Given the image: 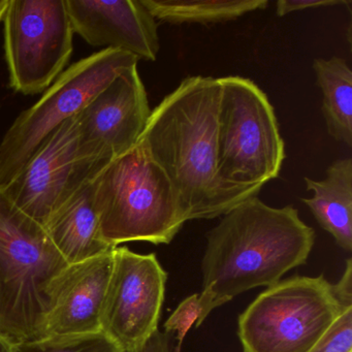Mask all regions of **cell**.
<instances>
[{
    "label": "cell",
    "instance_id": "1",
    "mask_svg": "<svg viewBox=\"0 0 352 352\" xmlns=\"http://www.w3.org/2000/svg\"><path fill=\"white\" fill-rule=\"evenodd\" d=\"M218 79L193 76L162 100L140 137L170 181L187 221L223 216L261 187L236 186L218 173Z\"/></svg>",
    "mask_w": 352,
    "mask_h": 352
},
{
    "label": "cell",
    "instance_id": "2",
    "mask_svg": "<svg viewBox=\"0 0 352 352\" xmlns=\"http://www.w3.org/2000/svg\"><path fill=\"white\" fill-rule=\"evenodd\" d=\"M314 243V230L292 206L270 207L255 197L224 214L207 234L195 327L239 294L269 287L305 265Z\"/></svg>",
    "mask_w": 352,
    "mask_h": 352
},
{
    "label": "cell",
    "instance_id": "3",
    "mask_svg": "<svg viewBox=\"0 0 352 352\" xmlns=\"http://www.w3.org/2000/svg\"><path fill=\"white\" fill-rule=\"evenodd\" d=\"M94 203L102 240L112 248L170 244L187 221L170 181L139 141L96 175Z\"/></svg>",
    "mask_w": 352,
    "mask_h": 352
},
{
    "label": "cell",
    "instance_id": "4",
    "mask_svg": "<svg viewBox=\"0 0 352 352\" xmlns=\"http://www.w3.org/2000/svg\"><path fill=\"white\" fill-rule=\"evenodd\" d=\"M352 296V259L336 284L294 275L263 290L238 318L243 352H309Z\"/></svg>",
    "mask_w": 352,
    "mask_h": 352
},
{
    "label": "cell",
    "instance_id": "5",
    "mask_svg": "<svg viewBox=\"0 0 352 352\" xmlns=\"http://www.w3.org/2000/svg\"><path fill=\"white\" fill-rule=\"evenodd\" d=\"M67 265L46 228L0 189V336L12 344L36 339L49 284Z\"/></svg>",
    "mask_w": 352,
    "mask_h": 352
},
{
    "label": "cell",
    "instance_id": "6",
    "mask_svg": "<svg viewBox=\"0 0 352 352\" xmlns=\"http://www.w3.org/2000/svg\"><path fill=\"white\" fill-rule=\"evenodd\" d=\"M218 81V173L230 184L263 188L279 177L285 160L273 106L251 80L228 76Z\"/></svg>",
    "mask_w": 352,
    "mask_h": 352
},
{
    "label": "cell",
    "instance_id": "7",
    "mask_svg": "<svg viewBox=\"0 0 352 352\" xmlns=\"http://www.w3.org/2000/svg\"><path fill=\"white\" fill-rule=\"evenodd\" d=\"M138 63L139 59L129 53L102 49L67 67L34 106L17 117L0 142V189L20 174L59 126L121 72Z\"/></svg>",
    "mask_w": 352,
    "mask_h": 352
},
{
    "label": "cell",
    "instance_id": "8",
    "mask_svg": "<svg viewBox=\"0 0 352 352\" xmlns=\"http://www.w3.org/2000/svg\"><path fill=\"white\" fill-rule=\"evenodd\" d=\"M3 22L10 85L25 96L43 94L73 54L65 0H9Z\"/></svg>",
    "mask_w": 352,
    "mask_h": 352
},
{
    "label": "cell",
    "instance_id": "9",
    "mask_svg": "<svg viewBox=\"0 0 352 352\" xmlns=\"http://www.w3.org/2000/svg\"><path fill=\"white\" fill-rule=\"evenodd\" d=\"M168 273L155 253L127 247L113 250V265L100 316V331L124 352H133L156 331Z\"/></svg>",
    "mask_w": 352,
    "mask_h": 352
},
{
    "label": "cell",
    "instance_id": "10",
    "mask_svg": "<svg viewBox=\"0 0 352 352\" xmlns=\"http://www.w3.org/2000/svg\"><path fill=\"white\" fill-rule=\"evenodd\" d=\"M151 110L138 65L121 72L77 115L78 160L94 168L133 147L143 133Z\"/></svg>",
    "mask_w": 352,
    "mask_h": 352
},
{
    "label": "cell",
    "instance_id": "11",
    "mask_svg": "<svg viewBox=\"0 0 352 352\" xmlns=\"http://www.w3.org/2000/svg\"><path fill=\"white\" fill-rule=\"evenodd\" d=\"M78 141L74 116L46 140L20 174L3 188L18 209L43 226L80 185L102 168L78 160Z\"/></svg>",
    "mask_w": 352,
    "mask_h": 352
},
{
    "label": "cell",
    "instance_id": "12",
    "mask_svg": "<svg viewBox=\"0 0 352 352\" xmlns=\"http://www.w3.org/2000/svg\"><path fill=\"white\" fill-rule=\"evenodd\" d=\"M113 250L69 263L53 278L47 289L46 314L36 340L100 331Z\"/></svg>",
    "mask_w": 352,
    "mask_h": 352
},
{
    "label": "cell",
    "instance_id": "13",
    "mask_svg": "<svg viewBox=\"0 0 352 352\" xmlns=\"http://www.w3.org/2000/svg\"><path fill=\"white\" fill-rule=\"evenodd\" d=\"M74 32L94 47L155 61L160 52L156 20L142 0H65Z\"/></svg>",
    "mask_w": 352,
    "mask_h": 352
},
{
    "label": "cell",
    "instance_id": "14",
    "mask_svg": "<svg viewBox=\"0 0 352 352\" xmlns=\"http://www.w3.org/2000/svg\"><path fill=\"white\" fill-rule=\"evenodd\" d=\"M100 173V172H98ZM91 177L49 218L44 226L54 246L67 263L94 258L112 250L100 234Z\"/></svg>",
    "mask_w": 352,
    "mask_h": 352
},
{
    "label": "cell",
    "instance_id": "15",
    "mask_svg": "<svg viewBox=\"0 0 352 352\" xmlns=\"http://www.w3.org/2000/svg\"><path fill=\"white\" fill-rule=\"evenodd\" d=\"M313 197L302 199L319 226L331 234L336 244L352 250V160H336L322 180L305 178Z\"/></svg>",
    "mask_w": 352,
    "mask_h": 352
},
{
    "label": "cell",
    "instance_id": "16",
    "mask_svg": "<svg viewBox=\"0 0 352 352\" xmlns=\"http://www.w3.org/2000/svg\"><path fill=\"white\" fill-rule=\"evenodd\" d=\"M313 69L322 92L323 118L336 141L352 147V72L343 58L315 59Z\"/></svg>",
    "mask_w": 352,
    "mask_h": 352
},
{
    "label": "cell",
    "instance_id": "17",
    "mask_svg": "<svg viewBox=\"0 0 352 352\" xmlns=\"http://www.w3.org/2000/svg\"><path fill=\"white\" fill-rule=\"evenodd\" d=\"M154 19L173 24L221 23L265 10L267 0H142Z\"/></svg>",
    "mask_w": 352,
    "mask_h": 352
},
{
    "label": "cell",
    "instance_id": "18",
    "mask_svg": "<svg viewBox=\"0 0 352 352\" xmlns=\"http://www.w3.org/2000/svg\"><path fill=\"white\" fill-rule=\"evenodd\" d=\"M13 352H124L102 331L13 344Z\"/></svg>",
    "mask_w": 352,
    "mask_h": 352
},
{
    "label": "cell",
    "instance_id": "19",
    "mask_svg": "<svg viewBox=\"0 0 352 352\" xmlns=\"http://www.w3.org/2000/svg\"><path fill=\"white\" fill-rule=\"evenodd\" d=\"M309 352H352V296L344 300L337 318Z\"/></svg>",
    "mask_w": 352,
    "mask_h": 352
},
{
    "label": "cell",
    "instance_id": "20",
    "mask_svg": "<svg viewBox=\"0 0 352 352\" xmlns=\"http://www.w3.org/2000/svg\"><path fill=\"white\" fill-rule=\"evenodd\" d=\"M199 294H193L187 296L177 307L176 310L168 317L164 323L166 333H177L178 350L181 349L183 340L188 333L189 329L197 324L199 318Z\"/></svg>",
    "mask_w": 352,
    "mask_h": 352
},
{
    "label": "cell",
    "instance_id": "21",
    "mask_svg": "<svg viewBox=\"0 0 352 352\" xmlns=\"http://www.w3.org/2000/svg\"><path fill=\"white\" fill-rule=\"evenodd\" d=\"M350 3H351L350 1H345V0H279L276 3V13L279 17H283L294 12L321 7L350 5Z\"/></svg>",
    "mask_w": 352,
    "mask_h": 352
},
{
    "label": "cell",
    "instance_id": "22",
    "mask_svg": "<svg viewBox=\"0 0 352 352\" xmlns=\"http://www.w3.org/2000/svg\"><path fill=\"white\" fill-rule=\"evenodd\" d=\"M133 352H170V333H162L158 329Z\"/></svg>",
    "mask_w": 352,
    "mask_h": 352
},
{
    "label": "cell",
    "instance_id": "23",
    "mask_svg": "<svg viewBox=\"0 0 352 352\" xmlns=\"http://www.w3.org/2000/svg\"><path fill=\"white\" fill-rule=\"evenodd\" d=\"M0 352H13V344L3 336H0Z\"/></svg>",
    "mask_w": 352,
    "mask_h": 352
},
{
    "label": "cell",
    "instance_id": "24",
    "mask_svg": "<svg viewBox=\"0 0 352 352\" xmlns=\"http://www.w3.org/2000/svg\"><path fill=\"white\" fill-rule=\"evenodd\" d=\"M9 5V0H0V22L3 21V14Z\"/></svg>",
    "mask_w": 352,
    "mask_h": 352
}]
</instances>
